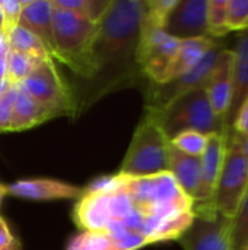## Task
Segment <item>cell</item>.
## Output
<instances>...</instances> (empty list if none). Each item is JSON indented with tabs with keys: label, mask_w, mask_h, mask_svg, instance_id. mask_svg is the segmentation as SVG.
<instances>
[{
	"label": "cell",
	"mask_w": 248,
	"mask_h": 250,
	"mask_svg": "<svg viewBox=\"0 0 248 250\" xmlns=\"http://www.w3.org/2000/svg\"><path fill=\"white\" fill-rule=\"evenodd\" d=\"M3 21H4V37H7L18 25L22 13V0H0Z\"/></svg>",
	"instance_id": "obj_27"
},
{
	"label": "cell",
	"mask_w": 248,
	"mask_h": 250,
	"mask_svg": "<svg viewBox=\"0 0 248 250\" xmlns=\"http://www.w3.org/2000/svg\"><path fill=\"white\" fill-rule=\"evenodd\" d=\"M168 148L170 139L152 114L145 111L118 173L133 177L165 173L168 171Z\"/></svg>",
	"instance_id": "obj_5"
},
{
	"label": "cell",
	"mask_w": 248,
	"mask_h": 250,
	"mask_svg": "<svg viewBox=\"0 0 248 250\" xmlns=\"http://www.w3.org/2000/svg\"><path fill=\"white\" fill-rule=\"evenodd\" d=\"M222 48L224 47L219 42H216L206 53V56L187 73H184L167 83H162V85L149 83L148 95H146V108H153V110L161 108L162 105L170 103L172 98H175L187 91L205 88Z\"/></svg>",
	"instance_id": "obj_10"
},
{
	"label": "cell",
	"mask_w": 248,
	"mask_h": 250,
	"mask_svg": "<svg viewBox=\"0 0 248 250\" xmlns=\"http://www.w3.org/2000/svg\"><path fill=\"white\" fill-rule=\"evenodd\" d=\"M113 0H51L53 6L98 23Z\"/></svg>",
	"instance_id": "obj_20"
},
{
	"label": "cell",
	"mask_w": 248,
	"mask_h": 250,
	"mask_svg": "<svg viewBox=\"0 0 248 250\" xmlns=\"http://www.w3.org/2000/svg\"><path fill=\"white\" fill-rule=\"evenodd\" d=\"M4 196H6V185L0 183V205H1V201H3Z\"/></svg>",
	"instance_id": "obj_34"
},
{
	"label": "cell",
	"mask_w": 248,
	"mask_h": 250,
	"mask_svg": "<svg viewBox=\"0 0 248 250\" xmlns=\"http://www.w3.org/2000/svg\"><path fill=\"white\" fill-rule=\"evenodd\" d=\"M164 31L180 41L209 37L208 0H177L165 21Z\"/></svg>",
	"instance_id": "obj_11"
},
{
	"label": "cell",
	"mask_w": 248,
	"mask_h": 250,
	"mask_svg": "<svg viewBox=\"0 0 248 250\" xmlns=\"http://www.w3.org/2000/svg\"><path fill=\"white\" fill-rule=\"evenodd\" d=\"M85 189L54 179H23L6 186V196L26 201H79Z\"/></svg>",
	"instance_id": "obj_12"
},
{
	"label": "cell",
	"mask_w": 248,
	"mask_h": 250,
	"mask_svg": "<svg viewBox=\"0 0 248 250\" xmlns=\"http://www.w3.org/2000/svg\"><path fill=\"white\" fill-rule=\"evenodd\" d=\"M0 34L4 35V21H3V12H1V6H0Z\"/></svg>",
	"instance_id": "obj_33"
},
{
	"label": "cell",
	"mask_w": 248,
	"mask_h": 250,
	"mask_svg": "<svg viewBox=\"0 0 248 250\" xmlns=\"http://www.w3.org/2000/svg\"><path fill=\"white\" fill-rule=\"evenodd\" d=\"M228 141L232 144V145H235L238 149H240V152L246 157L248 160V135H237V133H234V132H231L229 135H228Z\"/></svg>",
	"instance_id": "obj_30"
},
{
	"label": "cell",
	"mask_w": 248,
	"mask_h": 250,
	"mask_svg": "<svg viewBox=\"0 0 248 250\" xmlns=\"http://www.w3.org/2000/svg\"><path fill=\"white\" fill-rule=\"evenodd\" d=\"M145 1L113 0L102 19L94 44V75L86 88L75 95L76 111L101 97L146 79L137 64V45Z\"/></svg>",
	"instance_id": "obj_2"
},
{
	"label": "cell",
	"mask_w": 248,
	"mask_h": 250,
	"mask_svg": "<svg viewBox=\"0 0 248 250\" xmlns=\"http://www.w3.org/2000/svg\"><path fill=\"white\" fill-rule=\"evenodd\" d=\"M170 142L174 148H177L178 151H181L187 155L200 157L206 148L208 136L200 132H196V130H186V132L178 133Z\"/></svg>",
	"instance_id": "obj_25"
},
{
	"label": "cell",
	"mask_w": 248,
	"mask_h": 250,
	"mask_svg": "<svg viewBox=\"0 0 248 250\" xmlns=\"http://www.w3.org/2000/svg\"><path fill=\"white\" fill-rule=\"evenodd\" d=\"M231 243L232 250H243L248 243V189L231 218Z\"/></svg>",
	"instance_id": "obj_24"
},
{
	"label": "cell",
	"mask_w": 248,
	"mask_h": 250,
	"mask_svg": "<svg viewBox=\"0 0 248 250\" xmlns=\"http://www.w3.org/2000/svg\"><path fill=\"white\" fill-rule=\"evenodd\" d=\"M6 53H0V79H6Z\"/></svg>",
	"instance_id": "obj_31"
},
{
	"label": "cell",
	"mask_w": 248,
	"mask_h": 250,
	"mask_svg": "<svg viewBox=\"0 0 248 250\" xmlns=\"http://www.w3.org/2000/svg\"><path fill=\"white\" fill-rule=\"evenodd\" d=\"M247 189L248 160L228 141L224 166L210 202L222 215L232 218Z\"/></svg>",
	"instance_id": "obj_8"
},
{
	"label": "cell",
	"mask_w": 248,
	"mask_h": 250,
	"mask_svg": "<svg viewBox=\"0 0 248 250\" xmlns=\"http://www.w3.org/2000/svg\"><path fill=\"white\" fill-rule=\"evenodd\" d=\"M18 85H13L4 95L0 97V132L13 129V103L16 98Z\"/></svg>",
	"instance_id": "obj_26"
},
{
	"label": "cell",
	"mask_w": 248,
	"mask_h": 250,
	"mask_svg": "<svg viewBox=\"0 0 248 250\" xmlns=\"http://www.w3.org/2000/svg\"><path fill=\"white\" fill-rule=\"evenodd\" d=\"M231 132L237 133V135H248V97L244 100V103L241 104V107L238 108L232 125H231Z\"/></svg>",
	"instance_id": "obj_28"
},
{
	"label": "cell",
	"mask_w": 248,
	"mask_h": 250,
	"mask_svg": "<svg viewBox=\"0 0 248 250\" xmlns=\"http://www.w3.org/2000/svg\"><path fill=\"white\" fill-rule=\"evenodd\" d=\"M6 250H22L20 242H19V240L16 239V240H15V242H13V243H12V245H10V246H9V248H7Z\"/></svg>",
	"instance_id": "obj_32"
},
{
	"label": "cell",
	"mask_w": 248,
	"mask_h": 250,
	"mask_svg": "<svg viewBox=\"0 0 248 250\" xmlns=\"http://www.w3.org/2000/svg\"><path fill=\"white\" fill-rule=\"evenodd\" d=\"M180 42V40L168 35L164 29L140 25L137 64L149 83H164L167 70L178 51Z\"/></svg>",
	"instance_id": "obj_9"
},
{
	"label": "cell",
	"mask_w": 248,
	"mask_h": 250,
	"mask_svg": "<svg viewBox=\"0 0 248 250\" xmlns=\"http://www.w3.org/2000/svg\"><path fill=\"white\" fill-rule=\"evenodd\" d=\"M218 42V40L205 37V38H191V40H183L180 42L178 51L171 62L164 83L187 73L191 70L205 56L206 53Z\"/></svg>",
	"instance_id": "obj_18"
},
{
	"label": "cell",
	"mask_w": 248,
	"mask_h": 250,
	"mask_svg": "<svg viewBox=\"0 0 248 250\" xmlns=\"http://www.w3.org/2000/svg\"><path fill=\"white\" fill-rule=\"evenodd\" d=\"M15 240H16V237L9 230L7 223L4 221V218L0 217V250L7 249Z\"/></svg>",
	"instance_id": "obj_29"
},
{
	"label": "cell",
	"mask_w": 248,
	"mask_h": 250,
	"mask_svg": "<svg viewBox=\"0 0 248 250\" xmlns=\"http://www.w3.org/2000/svg\"><path fill=\"white\" fill-rule=\"evenodd\" d=\"M243 250H248V243L246 245V246H244V249H243Z\"/></svg>",
	"instance_id": "obj_35"
},
{
	"label": "cell",
	"mask_w": 248,
	"mask_h": 250,
	"mask_svg": "<svg viewBox=\"0 0 248 250\" xmlns=\"http://www.w3.org/2000/svg\"><path fill=\"white\" fill-rule=\"evenodd\" d=\"M193 205L170 171L101 177L75 207L73 220L82 233L67 250H139L178 240L193 221Z\"/></svg>",
	"instance_id": "obj_1"
},
{
	"label": "cell",
	"mask_w": 248,
	"mask_h": 250,
	"mask_svg": "<svg viewBox=\"0 0 248 250\" xmlns=\"http://www.w3.org/2000/svg\"><path fill=\"white\" fill-rule=\"evenodd\" d=\"M168 171L175 179L180 189L196 202L200 190V157L187 155L174 148L170 142Z\"/></svg>",
	"instance_id": "obj_16"
},
{
	"label": "cell",
	"mask_w": 248,
	"mask_h": 250,
	"mask_svg": "<svg viewBox=\"0 0 248 250\" xmlns=\"http://www.w3.org/2000/svg\"><path fill=\"white\" fill-rule=\"evenodd\" d=\"M19 26L34 34L54 60L56 45L53 35V4L51 0H22Z\"/></svg>",
	"instance_id": "obj_15"
},
{
	"label": "cell",
	"mask_w": 248,
	"mask_h": 250,
	"mask_svg": "<svg viewBox=\"0 0 248 250\" xmlns=\"http://www.w3.org/2000/svg\"><path fill=\"white\" fill-rule=\"evenodd\" d=\"M6 40H7L9 50L26 54L37 60H44V59L50 57L48 53L45 51L44 45L41 44V41L34 34H31L28 29H25L19 25L6 37Z\"/></svg>",
	"instance_id": "obj_21"
},
{
	"label": "cell",
	"mask_w": 248,
	"mask_h": 250,
	"mask_svg": "<svg viewBox=\"0 0 248 250\" xmlns=\"http://www.w3.org/2000/svg\"><path fill=\"white\" fill-rule=\"evenodd\" d=\"M193 221L178 239L184 250H232L231 218L212 202H194Z\"/></svg>",
	"instance_id": "obj_7"
},
{
	"label": "cell",
	"mask_w": 248,
	"mask_h": 250,
	"mask_svg": "<svg viewBox=\"0 0 248 250\" xmlns=\"http://www.w3.org/2000/svg\"><path fill=\"white\" fill-rule=\"evenodd\" d=\"M96 34L98 23L53 6L54 62L66 64L85 81H89L94 75V44Z\"/></svg>",
	"instance_id": "obj_4"
},
{
	"label": "cell",
	"mask_w": 248,
	"mask_h": 250,
	"mask_svg": "<svg viewBox=\"0 0 248 250\" xmlns=\"http://www.w3.org/2000/svg\"><path fill=\"white\" fill-rule=\"evenodd\" d=\"M234 54V92L231 107L227 116V125L231 129L232 120L248 97V29L241 31L232 48Z\"/></svg>",
	"instance_id": "obj_17"
},
{
	"label": "cell",
	"mask_w": 248,
	"mask_h": 250,
	"mask_svg": "<svg viewBox=\"0 0 248 250\" xmlns=\"http://www.w3.org/2000/svg\"><path fill=\"white\" fill-rule=\"evenodd\" d=\"M227 12L228 0H208V32L210 38L218 40L231 32Z\"/></svg>",
	"instance_id": "obj_23"
},
{
	"label": "cell",
	"mask_w": 248,
	"mask_h": 250,
	"mask_svg": "<svg viewBox=\"0 0 248 250\" xmlns=\"http://www.w3.org/2000/svg\"><path fill=\"white\" fill-rule=\"evenodd\" d=\"M53 117H56V114L51 110L35 101L18 85V92L13 103V132L31 129Z\"/></svg>",
	"instance_id": "obj_19"
},
{
	"label": "cell",
	"mask_w": 248,
	"mask_h": 250,
	"mask_svg": "<svg viewBox=\"0 0 248 250\" xmlns=\"http://www.w3.org/2000/svg\"><path fill=\"white\" fill-rule=\"evenodd\" d=\"M41 60L32 59L26 54L7 50L6 53V81L12 85H19L23 82L34 67Z\"/></svg>",
	"instance_id": "obj_22"
},
{
	"label": "cell",
	"mask_w": 248,
	"mask_h": 250,
	"mask_svg": "<svg viewBox=\"0 0 248 250\" xmlns=\"http://www.w3.org/2000/svg\"><path fill=\"white\" fill-rule=\"evenodd\" d=\"M145 111L152 114L170 141L186 130H196L206 136L231 132L227 122L213 113L205 88L187 91L161 108H145Z\"/></svg>",
	"instance_id": "obj_3"
},
{
	"label": "cell",
	"mask_w": 248,
	"mask_h": 250,
	"mask_svg": "<svg viewBox=\"0 0 248 250\" xmlns=\"http://www.w3.org/2000/svg\"><path fill=\"white\" fill-rule=\"evenodd\" d=\"M231 133V132H229ZM229 133H213L208 136V144L200 155V190L196 202H210L221 174Z\"/></svg>",
	"instance_id": "obj_14"
},
{
	"label": "cell",
	"mask_w": 248,
	"mask_h": 250,
	"mask_svg": "<svg viewBox=\"0 0 248 250\" xmlns=\"http://www.w3.org/2000/svg\"><path fill=\"white\" fill-rule=\"evenodd\" d=\"M19 86L35 101L51 110L56 117L76 114V103L72 88L58 73L51 57L41 60Z\"/></svg>",
	"instance_id": "obj_6"
},
{
	"label": "cell",
	"mask_w": 248,
	"mask_h": 250,
	"mask_svg": "<svg viewBox=\"0 0 248 250\" xmlns=\"http://www.w3.org/2000/svg\"><path fill=\"white\" fill-rule=\"evenodd\" d=\"M213 113L227 122V116L234 92V54L229 48H222L213 70L205 85ZM231 130V129H229Z\"/></svg>",
	"instance_id": "obj_13"
}]
</instances>
